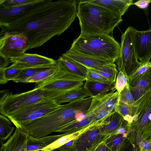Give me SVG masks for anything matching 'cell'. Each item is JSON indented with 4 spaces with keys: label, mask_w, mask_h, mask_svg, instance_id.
<instances>
[{
    "label": "cell",
    "mask_w": 151,
    "mask_h": 151,
    "mask_svg": "<svg viewBox=\"0 0 151 151\" xmlns=\"http://www.w3.org/2000/svg\"><path fill=\"white\" fill-rule=\"evenodd\" d=\"M88 97H91L90 95L82 86L65 93L53 99L56 104L60 105L63 103H70Z\"/></svg>",
    "instance_id": "44dd1931"
},
{
    "label": "cell",
    "mask_w": 151,
    "mask_h": 151,
    "mask_svg": "<svg viewBox=\"0 0 151 151\" xmlns=\"http://www.w3.org/2000/svg\"><path fill=\"white\" fill-rule=\"evenodd\" d=\"M57 61L69 74L86 80L87 69L85 67L62 55Z\"/></svg>",
    "instance_id": "e0dca14e"
},
{
    "label": "cell",
    "mask_w": 151,
    "mask_h": 151,
    "mask_svg": "<svg viewBox=\"0 0 151 151\" xmlns=\"http://www.w3.org/2000/svg\"><path fill=\"white\" fill-rule=\"evenodd\" d=\"M91 97L77 100L61 106L56 110L34 120L20 129L35 138L43 137L78 121L81 114L88 111Z\"/></svg>",
    "instance_id": "7a4b0ae2"
},
{
    "label": "cell",
    "mask_w": 151,
    "mask_h": 151,
    "mask_svg": "<svg viewBox=\"0 0 151 151\" xmlns=\"http://www.w3.org/2000/svg\"><path fill=\"white\" fill-rule=\"evenodd\" d=\"M15 125L6 117L0 115V142L1 145L9 139L15 129Z\"/></svg>",
    "instance_id": "4316f807"
},
{
    "label": "cell",
    "mask_w": 151,
    "mask_h": 151,
    "mask_svg": "<svg viewBox=\"0 0 151 151\" xmlns=\"http://www.w3.org/2000/svg\"><path fill=\"white\" fill-rule=\"evenodd\" d=\"M94 97L97 98L112 114L116 112L119 101L120 93L116 91L101 96Z\"/></svg>",
    "instance_id": "cb8c5ba5"
},
{
    "label": "cell",
    "mask_w": 151,
    "mask_h": 151,
    "mask_svg": "<svg viewBox=\"0 0 151 151\" xmlns=\"http://www.w3.org/2000/svg\"><path fill=\"white\" fill-rule=\"evenodd\" d=\"M129 132L112 134L106 136L104 141L111 151H118L123 146L128 138Z\"/></svg>",
    "instance_id": "d4e9b609"
},
{
    "label": "cell",
    "mask_w": 151,
    "mask_h": 151,
    "mask_svg": "<svg viewBox=\"0 0 151 151\" xmlns=\"http://www.w3.org/2000/svg\"><path fill=\"white\" fill-rule=\"evenodd\" d=\"M0 70L2 71L5 79L7 82L9 81H13L21 71V70L14 68L11 65Z\"/></svg>",
    "instance_id": "e575fe53"
},
{
    "label": "cell",
    "mask_w": 151,
    "mask_h": 151,
    "mask_svg": "<svg viewBox=\"0 0 151 151\" xmlns=\"http://www.w3.org/2000/svg\"><path fill=\"white\" fill-rule=\"evenodd\" d=\"M151 2V0H140L133 2L132 5H135L141 9H146Z\"/></svg>",
    "instance_id": "f35d334b"
},
{
    "label": "cell",
    "mask_w": 151,
    "mask_h": 151,
    "mask_svg": "<svg viewBox=\"0 0 151 151\" xmlns=\"http://www.w3.org/2000/svg\"><path fill=\"white\" fill-rule=\"evenodd\" d=\"M75 0H33L19 6L18 13L0 18V36L22 34L27 50L38 47L70 26L77 17Z\"/></svg>",
    "instance_id": "6da1fadb"
},
{
    "label": "cell",
    "mask_w": 151,
    "mask_h": 151,
    "mask_svg": "<svg viewBox=\"0 0 151 151\" xmlns=\"http://www.w3.org/2000/svg\"><path fill=\"white\" fill-rule=\"evenodd\" d=\"M81 35H109L122 21L121 15L88 0H76Z\"/></svg>",
    "instance_id": "3957f363"
},
{
    "label": "cell",
    "mask_w": 151,
    "mask_h": 151,
    "mask_svg": "<svg viewBox=\"0 0 151 151\" xmlns=\"http://www.w3.org/2000/svg\"><path fill=\"white\" fill-rule=\"evenodd\" d=\"M124 120L122 116L115 112L102 123L101 128L102 133L106 137L114 134L121 127Z\"/></svg>",
    "instance_id": "d6986e66"
},
{
    "label": "cell",
    "mask_w": 151,
    "mask_h": 151,
    "mask_svg": "<svg viewBox=\"0 0 151 151\" xmlns=\"http://www.w3.org/2000/svg\"><path fill=\"white\" fill-rule=\"evenodd\" d=\"M148 140H149L150 142H151V137L150 138V139H148Z\"/></svg>",
    "instance_id": "b9f144b4"
},
{
    "label": "cell",
    "mask_w": 151,
    "mask_h": 151,
    "mask_svg": "<svg viewBox=\"0 0 151 151\" xmlns=\"http://www.w3.org/2000/svg\"><path fill=\"white\" fill-rule=\"evenodd\" d=\"M94 125L95 124H93L80 130L63 133V135L62 137L41 150L45 151H52L65 145L68 142L76 139L81 134Z\"/></svg>",
    "instance_id": "7402d4cb"
},
{
    "label": "cell",
    "mask_w": 151,
    "mask_h": 151,
    "mask_svg": "<svg viewBox=\"0 0 151 151\" xmlns=\"http://www.w3.org/2000/svg\"><path fill=\"white\" fill-rule=\"evenodd\" d=\"M86 80L93 81L108 84L112 83L107 78L99 73L87 68Z\"/></svg>",
    "instance_id": "836d02e7"
},
{
    "label": "cell",
    "mask_w": 151,
    "mask_h": 151,
    "mask_svg": "<svg viewBox=\"0 0 151 151\" xmlns=\"http://www.w3.org/2000/svg\"><path fill=\"white\" fill-rule=\"evenodd\" d=\"M46 68H28L21 70L18 76L13 81L16 83H24L28 78L32 76L38 72L47 69Z\"/></svg>",
    "instance_id": "4dcf8cb0"
},
{
    "label": "cell",
    "mask_w": 151,
    "mask_h": 151,
    "mask_svg": "<svg viewBox=\"0 0 151 151\" xmlns=\"http://www.w3.org/2000/svg\"><path fill=\"white\" fill-rule=\"evenodd\" d=\"M87 113L94 118L96 122L101 124L111 114L97 98L94 97H92Z\"/></svg>",
    "instance_id": "603a6c76"
},
{
    "label": "cell",
    "mask_w": 151,
    "mask_h": 151,
    "mask_svg": "<svg viewBox=\"0 0 151 151\" xmlns=\"http://www.w3.org/2000/svg\"><path fill=\"white\" fill-rule=\"evenodd\" d=\"M36 151H45L42 150H38Z\"/></svg>",
    "instance_id": "7bdbcfd3"
},
{
    "label": "cell",
    "mask_w": 151,
    "mask_h": 151,
    "mask_svg": "<svg viewBox=\"0 0 151 151\" xmlns=\"http://www.w3.org/2000/svg\"><path fill=\"white\" fill-rule=\"evenodd\" d=\"M129 86L142 88L147 91L151 90V67L142 75L136 81Z\"/></svg>",
    "instance_id": "f546056e"
},
{
    "label": "cell",
    "mask_w": 151,
    "mask_h": 151,
    "mask_svg": "<svg viewBox=\"0 0 151 151\" xmlns=\"http://www.w3.org/2000/svg\"><path fill=\"white\" fill-rule=\"evenodd\" d=\"M28 41L22 34L5 33L0 36V55L9 59H16L27 50Z\"/></svg>",
    "instance_id": "30bf717a"
},
{
    "label": "cell",
    "mask_w": 151,
    "mask_h": 151,
    "mask_svg": "<svg viewBox=\"0 0 151 151\" xmlns=\"http://www.w3.org/2000/svg\"><path fill=\"white\" fill-rule=\"evenodd\" d=\"M135 29L129 26L122 34L120 55L116 61L118 71L123 73L128 82L142 64L138 61L134 49V35Z\"/></svg>",
    "instance_id": "5b68a950"
},
{
    "label": "cell",
    "mask_w": 151,
    "mask_h": 151,
    "mask_svg": "<svg viewBox=\"0 0 151 151\" xmlns=\"http://www.w3.org/2000/svg\"><path fill=\"white\" fill-rule=\"evenodd\" d=\"M131 130L148 140L151 137V89L135 101Z\"/></svg>",
    "instance_id": "ba28073f"
},
{
    "label": "cell",
    "mask_w": 151,
    "mask_h": 151,
    "mask_svg": "<svg viewBox=\"0 0 151 151\" xmlns=\"http://www.w3.org/2000/svg\"><path fill=\"white\" fill-rule=\"evenodd\" d=\"M53 99L45 98L29 105L7 116L16 128L20 129L31 122L45 116L59 108Z\"/></svg>",
    "instance_id": "52a82bcc"
},
{
    "label": "cell",
    "mask_w": 151,
    "mask_h": 151,
    "mask_svg": "<svg viewBox=\"0 0 151 151\" xmlns=\"http://www.w3.org/2000/svg\"><path fill=\"white\" fill-rule=\"evenodd\" d=\"M0 94V113L6 117L45 98L44 91L37 87L32 90L18 94H13L7 90L1 91Z\"/></svg>",
    "instance_id": "8992f818"
},
{
    "label": "cell",
    "mask_w": 151,
    "mask_h": 151,
    "mask_svg": "<svg viewBox=\"0 0 151 151\" xmlns=\"http://www.w3.org/2000/svg\"><path fill=\"white\" fill-rule=\"evenodd\" d=\"M96 58L112 60L119 58L120 45L109 35H81L73 42L69 50Z\"/></svg>",
    "instance_id": "277c9868"
},
{
    "label": "cell",
    "mask_w": 151,
    "mask_h": 151,
    "mask_svg": "<svg viewBox=\"0 0 151 151\" xmlns=\"http://www.w3.org/2000/svg\"><path fill=\"white\" fill-rule=\"evenodd\" d=\"M58 65V69L57 71L44 81L37 84L36 87L43 91L56 92L57 97L65 93L82 87L83 81L68 74L65 70Z\"/></svg>",
    "instance_id": "9c48e42d"
},
{
    "label": "cell",
    "mask_w": 151,
    "mask_h": 151,
    "mask_svg": "<svg viewBox=\"0 0 151 151\" xmlns=\"http://www.w3.org/2000/svg\"><path fill=\"white\" fill-rule=\"evenodd\" d=\"M12 67L20 70L31 68H51L55 65L57 61L37 54L24 53L19 57L10 59Z\"/></svg>",
    "instance_id": "7c38bea8"
},
{
    "label": "cell",
    "mask_w": 151,
    "mask_h": 151,
    "mask_svg": "<svg viewBox=\"0 0 151 151\" xmlns=\"http://www.w3.org/2000/svg\"><path fill=\"white\" fill-rule=\"evenodd\" d=\"M128 137L137 151H151V142L131 129Z\"/></svg>",
    "instance_id": "484cf974"
},
{
    "label": "cell",
    "mask_w": 151,
    "mask_h": 151,
    "mask_svg": "<svg viewBox=\"0 0 151 151\" xmlns=\"http://www.w3.org/2000/svg\"><path fill=\"white\" fill-rule=\"evenodd\" d=\"M62 55L78 63L87 68L91 69H98L115 62L112 60L98 59L69 50Z\"/></svg>",
    "instance_id": "9a60e30c"
},
{
    "label": "cell",
    "mask_w": 151,
    "mask_h": 151,
    "mask_svg": "<svg viewBox=\"0 0 151 151\" xmlns=\"http://www.w3.org/2000/svg\"><path fill=\"white\" fill-rule=\"evenodd\" d=\"M28 135L21 129L16 128L14 134L1 145L0 151H27Z\"/></svg>",
    "instance_id": "5bb4252c"
},
{
    "label": "cell",
    "mask_w": 151,
    "mask_h": 151,
    "mask_svg": "<svg viewBox=\"0 0 151 151\" xmlns=\"http://www.w3.org/2000/svg\"><path fill=\"white\" fill-rule=\"evenodd\" d=\"M151 67V62L147 63H142L131 76L128 82L129 86H131L149 68Z\"/></svg>",
    "instance_id": "d6a6232c"
},
{
    "label": "cell",
    "mask_w": 151,
    "mask_h": 151,
    "mask_svg": "<svg viewBox=\"0 0 151 151\" xmlns=\"http://www.w3.org/2000/svg\"><path fill=\"white\" fill-rule=\"evenodd\" d=\"M117 66L113 63L105 65L99 68L90 69L107 78L112 83L115 84L117 76L118 73Z\"/></svg>",
    "instance_id": "83f0119b"
},
{
    "label": "cell",
    "mask_w": 151,
    "mask_h": 151,
    "mask_svg": "<svg viewBox=\"0 0 151 151\" xmlns=\"http://www.w3.org/2000/svg\"><path fill=\"white\" fill-rule=\"evenodd\" d=\"M135 101L128 83L120 93L119 102L128 106H132Z\"/></svg>",
    "instance_id": "1f68e13d"
},
{
    "label": "cell",
    "mask_w": 151,
    "mask_h": 151,
    "mask_svg": "<svg viewBox=\"0 0 151 151\" xmlns=\"http://www.w3.org/2000/svg\"><path fill=\"white\" fill-rule=\"evenodd\" d=\"M101 124L91 127L73 140L72 151H92L106 136L101 130Z\"/></svg>",
    "instance_id": "8fae6325"
},
{
    "label": "cell",
    "mask_w": 151,
    "mask_h": 151,
    "mask_svg": "<svg viewBox=\"0 0 151 151\" xmlns=\"http://www.w3.org/2000/svg\"><path fill=\"white\" fill-rule=\"evenodd\" d=\"M83 87L91 97L101 96L116 90L115 84H108L88 80L86 81Z\"/></svg>",
    "instance_id": "ac0fdd59"
},
{
    "label": "cell",
    "mask_w": 151,
    "mask_h": 151,
    "mask_svg": "<svg viewBox=\"0 0 151 151\" xmlns=\"http://www.w3.org/2000/svg\"><path fill=\"white\" fill-rule=\"evenodd\" d=\"M10 63V59L0 55V69H3L8 67Z\"/></svg>",
    "instance_id": "60d3db41"
},
{
    "label": "cell",
    "mask_w": 151,
    "mask_h": 151,
    "mask_svg": "<svg viewBox=\"0 0 151 151\" xmlns=\"http://www.w3.org/2000/svg\"><path fill=\"white\" fill-rule=\"evenodd\" d=\"M118 151H137L134 145L128 138L123 146Z\"/></svg>",
    "instance_id": "74e56055"
},
{
    "label": "cell",
    "mask_w": 151,
    "mask_h": 151,
    "mask_svg": "<svg viewBox=\"0 0 151 151\" xmlns=\"http://www.w3.org/2000/svg\"><path fill=\"white\" fill-rule=\"evenodd\" d=\"M92 151H111L106 145L104 140L97 145Z\"/></svg>",
    "instance_id": "ab89813d"
},
{
    "label": "cell",
    "mask_w": 151,
    "mask_h": 151,
    "mask_svg": "<svg viewBox=\"0 0 151 151\" xmlns=\"http://www.w3.org/2000/svg\"><path fill=\"white\" fill-rule=\"evenodd\" d=\"M64 134L46 136L35 138L28 135L27 140V151H36L41 150L55 141Z\"/></svg>",
    "instance_id": "ffe728a7"
},
{
    "label": "cell",
    "mask_w": 151,
    "mask_h": 151,
    "mask_svg": "<svg viewBox=\"0 0 151 151\" xmlns=\"http://www.w3.org/2000/svg\"><path fill=\"white\" fill-rule=\"evenodd\" d=\"M128 84V80L123 73L119 71L117 76L115 83L116 91L120 93Z\"/></svg>",
    "instance_id": "8d00e7d4"
},
{
    "label": "cell",
    "mask_w": 151,
    "mask_h": 151,
    "mask_svg": "<svg viewBox=\"0 0 151 151\" xmlns=\"http://www.w3.org/2000/svg\"><path fill=\"white\" fill-rule=\"evenodd\" d=\"M88 1L103 6L121 16L133 3L132 0H89Z\"/></svg>",
    "instance_id": "2e32d148"
},
{
    "label": "cell",
    "mask_w": 151,
    "mask_h": 151,
    "mask_svg": "<svg viewBox=\"0 0 151 151\" xmlns=\"http://www.w3.org/2000/svg\"><path fill=\"white\" fill-rule=\"evenodd\" d=\"M33 0H0V8H10L23 5Z\"/></svg>",
    "instance_id": "d590c367"
},
{
    "label": "cell",
    "mask_w": 151,
    "mask_h": 151,
    "mask_svg": "<svg viewBox=\"0 0 151 151\" xmlns=\"http://www.w3.org/2000/svg\"><path fill=\"white\" fill-rule=\"evenodd\" d=\"M58 69L57 63L53 67L40 71L35 75L28 78L25 83H35L38 84L43 82L54 74Z\"/></svg>",
    "instance_id": "f1b7e54d"
},
{
    "label": "cell",
    "mask_w": 151,
    "mask_h": 151,
    "mask_svg": "<svg viewBox=\"0 0 151 151\" xmlns=\"http://www.w3.org/2000/svg\"><path fill=\"white\" fill-rule=\"evenodd\" d=\"M134 43L138 59L142 63L149 62L151 58V29L144 31L136 29Z\"/></svg>",
    "instance_id": "4fadbf2b"
}]
</instances>
